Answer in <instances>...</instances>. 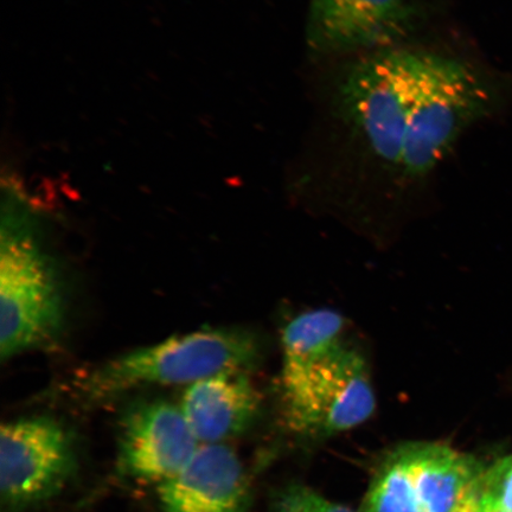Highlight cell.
<instances>
[{
    "label": "cell",
    "mask_w": 512,
    "mask_h": 512,
    "mask_svg": "<svg viewBox=\"0 0 512 512\" xmlns=\"http://www.w3.org/2000/svg\"><path fill=\"white\" fill-rule=\"evenodd\" d=\"M501 95L494 78L475 63L430 50L394 177L413 183L430 176L470 127L496 111Z\"/></svg>",
    "instance_id": "obj_1"
},
{
    "label": "cell",
    "mask_w": 512,
    "mask_h": 512,
    "mask_svg": "<svg viewBox=\"0 0 512 512\" xmlns=\"http://www.w3.org/2000/svg\"><path fill=\"white\" fill-rule=\"evenodd\" d=\"M428 53L398 46L356 56L337 82L335 114L349 142L392 176Z\"/></svg>",
    "instance_id": "obj_2"
},
{
    "label": "cell",
    "mask_w": 512,
    "mask_h": 512,
    "mask_svg": "<svg viewBox=\"0 0 512 512\" xmlns=\"http://www.w3.org/2000/svg\"><path fill=\"white\" fill-rule=\"evenodd\" d=\"M63 324L55 267L9 194L0 232V356L9 358L53 342Z\"/></svg>",
    "instance_id": "obj_3"
},
{
    "label": "cell",
    "mask_w": 512,
    "mask_h": 512,
    "mask_svg": "<svg viewBox=\"0 0 512 512\" xmlns=\"http://www.w3.org/2000/svg\"><path fill=\"white\" fill-rule=\"evenodd\" d=\"M262 344L245 329H207L175 336L102 364L83 379L88 399L106 400L143 386L192 384L224 371H248Z\"/></svg>",
    "instance_id": "obj_4"
},
{
    "label": "cell",
    "mask_w": 512,
    "mask_h": 512,
    "mask_svg": "<svg viewBox=\"0 0 512 512\" xmlns=\"http://www.w3.org/2000/svg\"><path fill=\"white\" fill-rule=\"evenodd\" d=\"M280 383L285 424L302 437L350 431L376 409L368 364L345 342L316 360L283 367Z\"/></svg>",
    "instance_id": "obj_5"
},
{
    "label": "cell",
    "mask_w": 512,
    "mask_h": 512,
    "mask_svg": "<svg viewBox=\"0 0 512 512\" xmlns=\"http://www.w3.org/2000/svg\"><path fill=\"white\" fill-rule=\"evenodd\" d=\"M72 443L47 416L6 422L0 431V492L4 507L19 511L53 498L74 471Z\"/></svg>",
    "instance_id": "obj_6"
},
{
    "label": "cell",
    "mask_w": 512,
    "mask_h": 512,
    "mask_svg": "<svg viewBox=\"0 0 512 512\" xmlns=\"http://www.w3.org/2000/svg\"><path fill=\"white\" fill-rule=\"evenodd\" d=\"M415 19L409 0H310L307 47L325 57H356L398 47Z\"/></svg>",
    "instance_id": "obj_7"
},
{
    "label": "cell",
    "mask_w": 512,
    "mask_h": 512,
    "mask_svg": "<svg viewBox=\"0 0 512 512\" xmlns=\"http://www.w3.org/2000/svg\"><path fill=\"white\" fill-rule=\"evenodd\" d=\"M200 444L181 408L163 400L138 402L124 415L119 467L133 479L162 484L189 464Z\"/></svg>",
    "instance_id": "obj_8"
},
{
    "label": "cell",
    "mask_w": 512,
    "mask_h": 512,
    "mask_svg": "<svg viewBox=\"0 0 512 512\" xmlns=\"http://www.w3.org/2000/svg\"><path fill=\"white\" fill-rule=\"evenodd\" d=\"M158 497L163 512H247L249 484L232 448L207 444L181 472L159 484Z\"/></svg>",
    "instance_id": "obj_9"
},
{
    "label": "cell",
    "mask_w": 512,
    "mask_h": 512,
    "mask_svg": "<svg viewBox=\"0 0 512 512\" xmlns=\"http://www.w3.org/2000/svg\"><path fill=\"white\" fill-rule=\"evenodd\" d=\"M261 396L248 371H224L190 384L181 411L201 444H222L247 431L259 413Z\"/></svg>",
    "instance_id": "obj_10"
},
{
    "label": "cell",
    "mask_w": 512,
    "mask_h": 512,
    "mask_svg": "<svg viewBox=\"0 0 512 512\" xmlns=\"http://www.w3.org/2000/svg\"><path fill=\"white\" fill-rule=\"evenodd\" d=\"M422 511L453 512L485 472L475 457L440 443L408 444Z\"/></svg>",
    "instance_id": "obj_11"
},
{
    "label": "cell",
    "mask_w": 512,
    "mask_h": 512,
    "mask_svg": "<svg viewBox=\"0 0 512 512\" xmlns=\"http://www.w3.org/2000/svg\"><path fill=\"white\" fill-rule=\"evenodd\" d=\"M345 320L338 312L319 309L293 318L281 334L283 367L299 366L328 354L343 342Z\"/></svg>",
    "instance_id": "obj_12"
},
{
    "label": "cell",
    "mask_w": 512,
    "mask_h": 512,
    "mask_svg": "<svg viewBox=\"0 0 512 512\" xmlns=\"http://www.w3.org/2000/svg\"><path fill=\"white\" fill-rule=\"evenodd\" d=\"M361 512H424L412 477L408 444L383 460L371 480Z\"/></svg>",
    "instance_id": "obj_13"
},
{
    "label": "cell",
    "mask_w": 512,
    "mask_h": 512,
    "mask_svg": "<svg viewBox=\"0 0 512 512\" xmlns=\"http://www.w3.org/2000/svg\"><path fill=\"white\" fill-rule=\"evenodd\" d=\"M272 512H356L330 501L309 486L294 484L275 498Z\"/></svg>",
    "instance_id": "obj_14"
},
{
    "label": "cell",
    "mask_w": 512,
    "mask_h": 512,
    "mask_svg": "<svg viewBox=\"0 0 512 512\" xmlns=\"http://www.w3.org/2000/svg\"><path fill=\"white\" fill-rule=\"evenodd\" d=\"M482 486L486 494L512 512V457L485 470Z\"/></svg>",
    "instance_id": "obj_15"
},
{
    "label": "cell",
    "mask_w": 512,
    "mask_h": 512,
    "mask_svg": "<svg viewBox=\"0 0 512 512\" xmlns=\"http://www.w3.org/2000/svg\"><path fill=\"white\" fill-rule=\"evenodd\" d=\"M482 477L467 491L462 502L458 504V507L453 512H486L483 501Z\"/></svg>",
    "instance_id": "obj_16"
},
{
    "label": "cell",
    "mask_w": 512,
    "mask_h": 512,
    "mask_svg": "<svg viewBox=\"0 0 512 512\" xmlns=\"http://www.w3.org/2000/svg\"><path fill=\"white\" fill-rule=\"evenodd\" d=\"M482 492H483V501L485 505L486 512H509L505 510L501 504H499L496 499L490 497L486 492L483 490L482 486Z\"/></svg>",
    "instance_id": "obj_17"
}]
</instances>
